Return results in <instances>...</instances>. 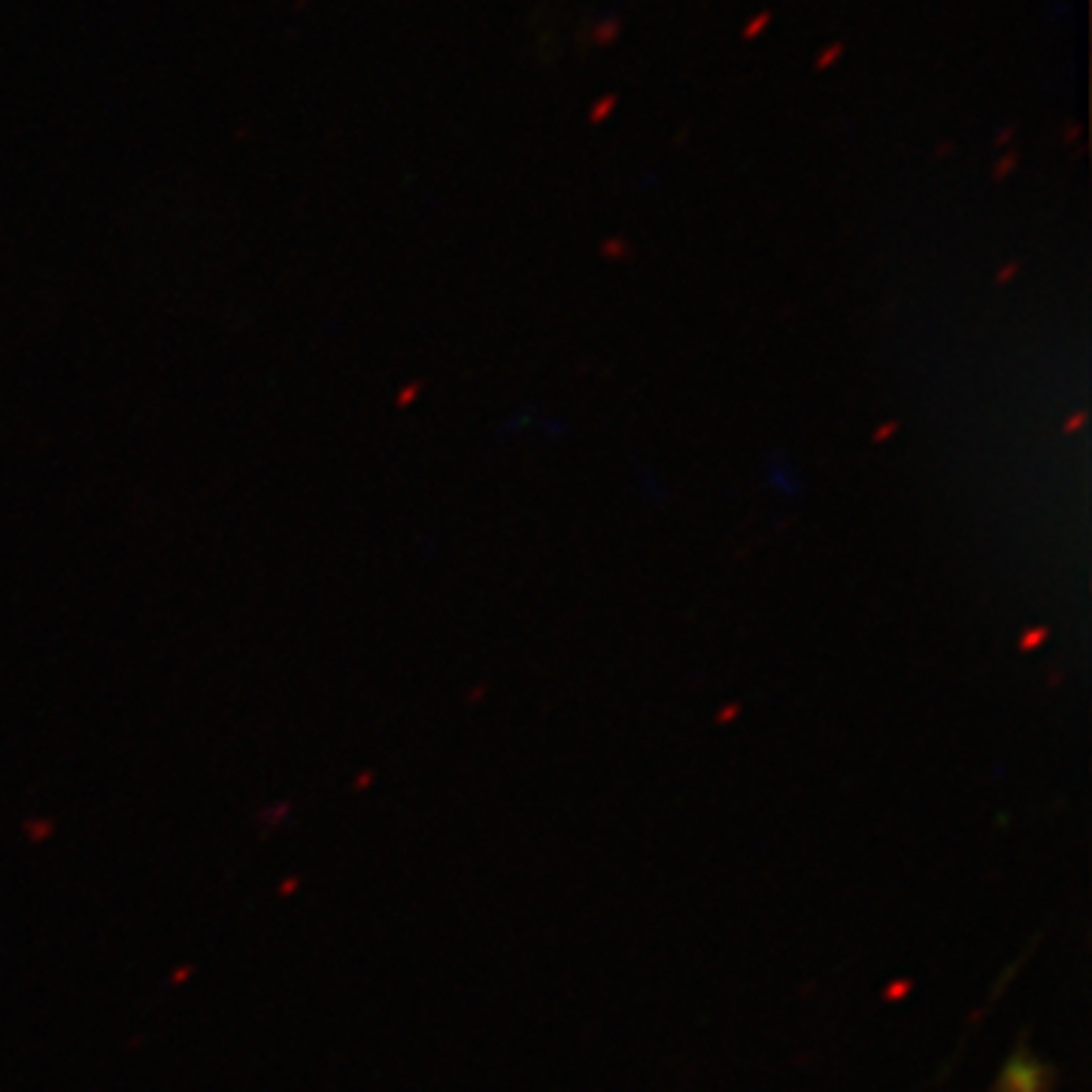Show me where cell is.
<instances>
[{"mask_svg":"<svg viewBox=\"0 0 1092 1092\" xmlns=\"http://www.w3.org/2000/svg\"><path fill=\"white\" fill-rule=\"evenodd\" d=\"M996 1092H1050V1071L1026 1047H1017V1053L1001 1071Z\"/></svg>","mask_w":1092,"mask_h":1092,"instance_id":"obj_1","label":"cell"},{"mask_svg":"<svg viewBox=\"0 0 1092 1092\" xmlns=\"http://www.w3.org/2000/svg\"><path fill=\"white\" fill-rule=\"evenodd\" d=\"M622 37V19L620 16H607V19H598L592 27H589V40L592 43L598 46V49H604V46H613L616 40Z\"/></svg>","mask_w":1092,"mask_h":1092,"instance_id":"obj_2","label":"cell"},{"mask_svg":"<svg viewBox=\"0 0 1092 1092\" xmlns=\"http://www.w3.org/2000/svg\"><path fill=\"white\" fill-rule=\"evenodd\" d=\"M774 22V12L771 9H762V12H755L753 19H747V25H744V40H755V37H762L765 31H768V25Z\"/></svg>","mask_w":1092,"mask_h":1092,"instance_id":"obj_3","label":"cell"},{"mask_svg":"<svg viewBox=\"0 0 1092 1092\" xmlns=\"http://www.w3.org/2000/svg\"><path fill=\"white\" fill-rule=\"evenodd\" d=\"M844 49H847L844 43H832V46L819 49V55H817V70H829V67L844 55Z\"/></svg>","mask_w":1092,"mask_h":1092,"instance_id":"obj_4","label":"cell"},{"mask_svg":"<svg viewBox=\"0 0 1092 1092\" xmlns=\"http://www.w3.org/2000/svg\"><path fill=\"white\" fill-rule=\"evenodd\" d=\"M613 107H616V97H613V94L601 97V101L592 107V122H601L604 116H610V113H613Z\"/></svg>","mask_w":1092,"mask_h":1092,"instance_id":"obj_5","label":"cell"}]
</instances>
